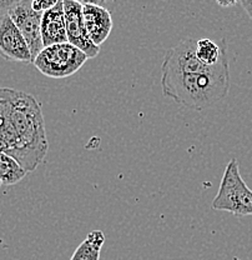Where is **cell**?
<instances>
[{
	"label": "cell",
	"mask_w": 252,
	"mask_h": 260,
	"mask_svg": "<svg viewBox=\"0 0 252 260\" xmlns=\"http://www.w3.org/2000/svg\"><path fill=\"white\" fill-rule=\"evenodd\" d=\"M164 96L190 109L202 110L229 94V67L215 73L161 72Z\"/></svg>",
	"instance_id": "1"
},
{
	"label": "cell",
	"mask_w": 252,
	"mask_h": 260,
	"mask_svg": "<svg viewBox=\"0 0 252 260\" xmlns=\"http://www.w3.org/2000/svg\"><path fill=\"white\" fill-rule=\"evenodd\" d=\"M212 209L229 211L237 216L252 215V190L241 177L236 159H231L226 165Z\"/></svg>",
	"instance_id": "2"
},
{
	"label": "cell",
	"mask_w": 252,
	"mask_h": 260,
	"mask_svg": "<svg viewBox=\"0 0 252 260\" xmlns=\"http://www.w3.org/2000/svg\"><path fill=\"white\" fill-rule=\"evenodd\" d=\"M88 60V56L77 47L61 43L43 49L32 64L45 77L65 79L79 72Z\"/></svg>",
	"instance_id": "3"
},
{
	"label": "cell",
	"mask_w": 252,
	"mask_h": 260,
	"mask_svg": "<svg viewBox=\"0 0 252 260\" xmlns=\"http://www.w3.org/2000/svg\"><path fill=\"white\" fill-rule=\"evenodd\" d=\"M16 94L15 89L0 88V151L13 156L20 164L21 143L15 107Z\"/></svg>",
	"instance_id": "4"
},
{
	"label": "cell",
	"mask_w": 252,
	"mask_h": 260,
	"mask_svg": "<svg viewBox=\"0 0 252 260\" xmlns=\"http://www.w3.org/2000/svg\"><path fill=\"white\" fill-rule=\"evenodd\" d=\"M8 14L25 39L30 50L32 63L40 51L44 49L42 40V29H40L43 14L32 10L31 2H26V0H18V3L8 12Z\"/></svg>",
	"instance_id": "5"
},
{
	"label": "cell",
	"mask_w": 252,
	"mask_h": 260,
	"mask_svg": "<svg viewBox=\"0 0 252 260\" xmlns=\"http://www.w3.org/2000/svg\"><path fill=\"white\" fill-rule=\"evenodd\" d=\"M63 4L67 43L83 51L89 59L96 58L100 53V48L93 44L86 31L83 19V4L77 0H65Z\"/></svg>",
	"instance_id": "6"
},
{
	"label": "cell",
	"mask_w": 252,
	"mask_h": 260,
	"mask_svg": "<svg viewBox=\"0 0 252 260\" xmlns=\"http://www.w3.org/2000/svg\"><path fill=\"white\" fill-rule=\"evenodd\" d=\"M0 56L5 60L31 63V54L9 14L0 15Z\"/></svg>",
	"instance_id": "7"
},
{
	"label": "cell",
	"mask_w": 252,
	"mask_h": 260,
	"mask_svg": "<svg viewBox=\"0 0 252 260\" xmlns=\"http://www.w3.org/2000/svg\"><path fill=\"white\" fill-rule=\"evenodd\" d=\"M83 4V19L86 31L93 44L100 48L109 38L113 30V18L110 12L96 3L84 2Z\"/></svg>",
	"instance_id": "8"
},
{
	"label": "cell",
	"mask_w": 252,
	"mask_h": 260,
	"mask_svg": "<svg viewBox=\"0 0 252 260\" xmlns=\"http://www.w3.org/2000/svg\"><path fill=\"white\" fill-rule=\"evenodd\" d=\"M40 29H42V40L44 48L67 43L64 4L61 0H59L51 9L43 14Z\"/></svg>",
	"instance_id": "9"
},
{
	"label": "cell",
	"mask_w": 252,
	"mask_h": 260,
	"mask_svg": "<svg viewBox=\"0 0 252 260\" xmlns=\"http://www.w3.org/2000/svg\"><path fill=\"white\" fill-rule=\"evenodd\" d=\"M195 51H196L197 59L202 64L207 65V67H213L227 56L226 42L225 39H222L221 44L219 45L213 40L207 39V38L197 39Z\"/></svg>",
	"instance_id": "10"
},
{
	"label": "cell",
	"mask_w": 252,
	"mask_h": 260,
	"mask_svg": "<svg viewBox=\"0 0 252 260\" xmlns=\"http://www.w3.org/2000/svg\"><path fill=\"white\" fill-rule=\"evenodd\" d=\"M105 243V234L101 230H93L86 235L83 243L75 249L70 260H100V251Z\"/></svg>",
	"instance_id": "11"
},
{
	"label": "cell",
	"mask_w": 252,
	"mask_h": 260,
	"mask_svg": "<svg viewBox=\"0 0 252 260\" xmlns=\"http://www.w3.org/2000/svg\"><path fill=\"white\" fill-rule=\"evenodd\" d=\"M28 172L13 156L0 151V181L4 185H14L26 177Z\"/></svg>",
	"instance_id": "12"
},
{
	"label": "cell",
	"mask_w": 252,
	"mask_h": 260,
	"mask_svg": "<svg viewBox=\"0 0 252 260\" xmlns=\"http://www.w3.org/2000/svg\"><path fill=\"white\" fill-rule=\"evenodd\" d=\"M58 2L59 0H32L31 8L32 10H35L37 13L44 14L45 12H48L49 9H51V8H53Z\"/></svg>",
	"instance_id": "13"
},
{
	"label": "cell",
	"mask_w": 252,
	"mask_h": 260,
	"mask_svg": "<svg viewBox=\"0 0 252 260\" xmlns=\"http://www.w3.org/2000/svg\"><path fill=\"white\" fill-rule=\"evenodd\" d=\"M18 3V0H0V13H8Z\"/></svg>",
	"instance_id": "14"
},
{
	"label": "cell",
	"mask_w": 252,
	"mask_h": 260,
	"mask_svg": "<svg viewBox=\"0 0 252 260\" xmlns=\"http://www.w3.org/2000/svg\"><path fill=\"white\" fill-rule=\"evenodd\" d=\"M241 5L243 7V9L246 10V13H247L248 16L252 19V0H246V2H241L240 3Z\"/></svg>",
	"instance_id": "15"
},
{
	"label": "cell",
	"mask_w": 252,
	"mask_h": 260,
	"mask_svg": "<svg viewBox=\"0 0 252 260\" xmlns=\"http://www.w3.org/2000/svg\"><path fill=\"white\" fill-rule=\"evenodd\" d=\"M218 4L220 5V7L227 8V7H232V5H236L237 3L236 2H218Z\"/></svg>",
	"instance_id": "16"
},
{
	"label": "cell",
	"mask_w": 252,
	"mask_h": 260,
	"mask_svg": "<svg viewBox=\"0 0 252 260\" xmlns=\"http://www.w3.org/2000/svg\"><path fill=\"white\" fill-rule=\"evenodd\" d=\"M3 185V183H2V181H0V186H2Z\"/></svg>",
	"instance_id": "17"
}]
</instances>
